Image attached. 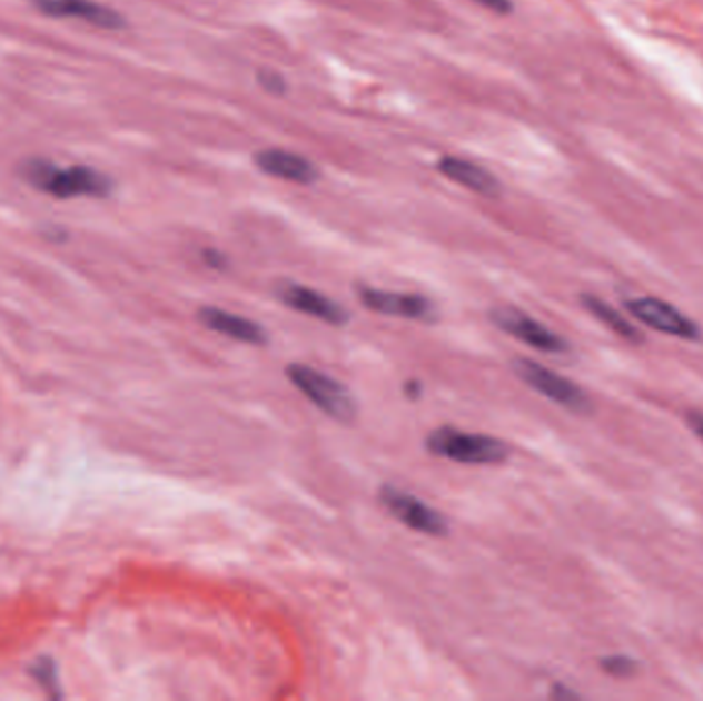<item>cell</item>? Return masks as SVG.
Segmentation results:
<instances>
[{"label": "cell", "instance_id": "14", "mask_svg": "<svg viewBox=\"0 0 703 701\" xmlns=\"http://www.w3.org/2000/svg\"><path fill=\"white\" fill-rule=\"evenodd\" d=\"M582 303H584L586 309L595 315L598 322H603V324L607 325L608 329H613L617 336H622L623 339H627V342H632V344H642V342H644V336H642V332L637 329L636 325L630 324L620 310L613 309L605 300L584 295Z\"/></svg>", "mask_w": 703, "mask_h": 701}, {"label": "cell", "instance_id": "3", "mask_svg": "<svg viewBox=\"0 0 703 701\" xmlns=\"http://www.w3.org/2000/svg\"><path fill=\"white\" fill-rule=\"evenodd\" d=\"M286 377L303 393L325 416L338 419L341 424H352L358 416V405L350 389L339 383L338 378L329 377L324 371H317L309 365L286 366Z\"/></svg>", "mask_w": 703, "mask_h": 701}, {"label": "cell", "instance_id": "6", "mask_svg": "<svg viewBox=\"0 0 703 701\" xmlns=\"http://www.w3.org/2000/svg\"><path fill=\"white\" fill-rule=\"evenodd\" d=\"M489 319L504 334L516 337L518 342L527 344L535 350L547 352V354H562L568 350V342L564 337L521 309L496 307L489 313Z\"/></svg>", "mask_w": 703, "mask_h": 701}, {"label": "cell", "instance_id": "7", "mask_svg": "<svg viewBox=\"0 0 703 701\" xmlns=\"http://www.w3.org/2000/svg\"><path fill=\"white\" fill-rule=\"evenodd\" d=\"M358 298L366 309L387 315V317H402V319L424 322V324H434L438 319L436 305L424 295L392 293V290H380L373 286H358Z\"/></svg>", "mask_w": 703, "mask_h": 701}, {"label": "cell", "instance_id": "15", "mask_svg": "<svg viewBox=\"0 0 703 701\" xmlns=\"http://www.w3.org/2000/svg\"><path fill=\"white\" fill-rule=\"evenodd\" d=\"M257 82L261 85V89L264 91H268L271 95H285L286 89V79L280 75V72H276V70H271V68H264V70H259L257 72Z\"/></svg>", "mask_w": 703, "mask_h": 701}, {"label": "cell", "instance_id": "10", "mask_svg": "<svg viewBox=\"0 0 703 701\" xmlns=\"http://www.w3.org/2000/svg\"><path fill=\"white\" fill-rule=\"evenodd\" d=\"M33 7L52 19H72L99 29L126 28L123 14L96 0H31Z\"/></svg>", "mask_w": 703, "mask_h": 701}, {"label": "cell", "instance_id": "18", "mask_svg": "<svg viewBox=\"0 0 703 701\" xmlns=\"http://www.w3.org/2000/svg\"><path fill=\"white\" fill-rule=\"evenodd\" d=\"M204 264L212 270H225L229 266V259L225 254H220L218 249H204L202 251Z\"/></svg>", "mask_w": 703, "mask_h": 701}, {"label": "cell", "instance_id": "22", "mask_svg": "<svg viewBox=\"0 0 703 701\" xmlns=\"http://www.w3.org/2000/svg\"><path fill=\"white\" fill-rule=\"evenodd\" d=\"M554 698H570V700H572V698H578V695H576V693H572L568 689L555 688Z\"/></svg>", "mask_w": 703, "mask_h": 701}, {"label": "cell", "instance_id": "11", "mask_svg": "<svg viewBox=\"0 0 703 701\" xmlns=\"http://www.w3.org/2000/svg\"><path fill=\"white\" fill-rule=\"evenodd\" d=\"M198 319L206 329L217 332L220 336L230 337L235 342L249 344V346H268L270 344L268 329L254 319H247L244 315L218 309V307H202L198 310Z\"/></svg>", "mask_w": 703, "mask_h": 701}, {"label": "cell", "instance_id": "8", "mask_svg": "<svg viewBox=\"0 0 703 701\" xmlns=\"http://www.w3.org/2000/svg\"><path fill=\"white\" fill-rule=\"evenodd\" d=\"M625 309L630 310L637 322L666 336L681 337L690 342H697L702 337V329L693 319L661 298H634L625 303Z\"/></svg>", "mask_w": 703, "mask_h": 701}, {"label": "cell", "instance_id": "1", "mask_svg": "<svg viewBox=\"0 0 703 701\" xmlns=\"http://www.w3.org/2000/svg\"><path fill=\"white\" fill-rule=\"evenodd\" d=\"M21 176L29 186L43 194L70 200V198H108L113 191L111 177L89 165H56L46 159H31L21 165Z\"/></svg>", "mask_w": 703, "mask_h": 701}, {"label": "cell", "instance_id": "13", "mask_svg": "<svg viewBox=\"0 0 703 701\" xmlns=\"http://www.w3.org/2000/svg\"><path fill=\"white\" fill-rule=\"evenodd\" d=\"M436 169L450 181L459 184L463 188L472 189L475 194H484V196H498L501 194V181L496 179V176L492 171H487L486 167L469 161V159L447 155L436 162Z\"/></svg>", "mask_w": 703, "mask_h": 701}, {"label": "cell", "instance_id": "17", "mask_svg": "<svg viewBox=\"0 0 703 701\" xmlns=\"http://www.w3.org/2000/svg\"><path fill=\"white\" fill-rule=\"evenodd\" d=\"M33 673H36V677L40 679L46 688H56L55 667H52V662L48 661V659L41 661V664H36V667H33Z\"/></svg>", "mask_w": 703, "mask_h": 701}, {"label": "cell", "instance_id": "20", "mask_svg": "<svg viewBox=\"0 0 703 701\" xmlns=\"http://www.w3.org/2000/svg\"><path fill=\"white\" fill-rule=\"evenodd\" d=\"M404 393H406L407 399L418 402L419 397H422V383L419 381H407L406 385H404Z\"/></svg>", "mask_w": 703, "mask_h": 701}, {"label": "cell", "instance_id": "12", "mask_svg": "<svg viewBox=\"0 0 703 701\" xmlns=\"http://www.w3.org/2000/svg\"><path fill=\"white\" fill-rule=\"evenodd\" d=\"M257 169L266 176L286 179L293 184L300 186H311L313 181H317L321 171L319 167L297 152H290L285 149H264L254 157Z\"/></svg>", "mask_w": 703, "mask_h": 701}, {"label": "cell", "instance_id": "21", "mask_svg": "<svg viewBox=\"0 0 703 701\" xmlns=\"http://www.w3.org/2000/svg\"><path fill=\"white\" fill-rule=\"evenodd\" d=\"M687 424H690L693 432L703 441V414H690V416H687Z\"/></svg>", "mask_w": 703, "mask_h": 701}, {"label": "cell", "instance_id": "2", "mask_svg": "<svg viewBox=\"0 0 703 701\" xmlns=\"http://www.w3.org/2000/svg\"><path fill=\"white\" fill-rule=\"evenodd\" d=\"M424 445L434 457L448 458L463 465H498L511 455V448L501 438L479 432L459 431L455 426H440L428 432Z\"/></svg>", "mask_w": 703, "mask_h": 701}, {"label": "cell", "instance_id": "9", "mask_svg": "<svg viewBox=\"0 0 703 701\" xmlns=\"http://www.w3.org/2000/svg\"><path fill=\"white\" fill-rule=\"evenodd\" d=\"M274 295L288 309L298 310V313L309 315V317H315V319H321L327 325L344 327L350 322V313L344 309L338 300L327 297V295L315 290L311 286L297 283H280L276 286Z\"/></svg>", "mask_w": 703, "mask_h": 701}, {"label": "cell", "instance_id": "19", "mask_svg": "<svg viewBox=\"0 0 703 701\" xmlns=\"http://www.w3.org/2000/svg\"><path fill=\"white\" fill-rule=\"evenodd\" d=\"M479 7L498 14L513 13V2L511 0H474Z\"/></svg>", "mask_w": 703, "mask_h": 701}, {"label": "cell", "instance_id": "5", "mask_svg": "<svg viewBox=\"0 0 703 701\" xmlns=\"http://www.w3.org/2000/svg\"><path fill=\"white\" fill-rule=\"evenodd\" d=\"M379 502L387 513L395 516L402 525L409 526L430 537H447L450 533L447 516L428 506L424 500L395 486H380Z\"/></svg>", "mask_w": 703, "mask_h": 701}, {"label": "cell", "instance_id": "16", "mask_svg": "<svg viewBox=\"0 0 703 701\" xmlns=\"http://www.w3.org/2000/svg\"><path fill=\"white\" fill-rule=\"evenodd\" d=\"M601 667L605 673L613 674V677H630V674L636 673L637 669L636 662L627 656H622V654L603 659Z\"/></svg>", "mask_w": 703, "mask_h": 701}, {"label": "cell", "instance_id": "4", "mask_svg": "<svg viewBox=\"0 0 703 701\" xmlns=\"http://www.w3.org/2000/svg\"><path fill=\"white\" fill-rule=\"evenodd\" d=\"M516 377L523 383H527L533 392L547 397L549 402L570 409L574 414H588L593 409L591 397L584 393L582 387L572 383L570 378L562 377L554 373L552 368L539 365L528 358H516L513 363Z\"/></svg>", "mask_w": 703, "mask_h": 701}]
</instances>
